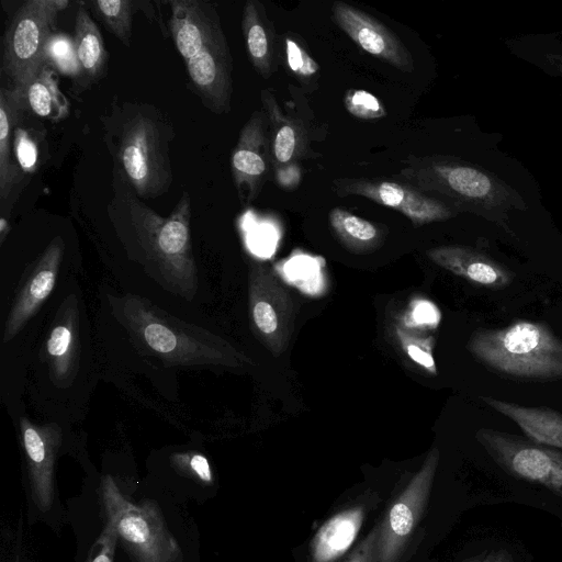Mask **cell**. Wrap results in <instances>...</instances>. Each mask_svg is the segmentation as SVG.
Instances as JSON below:
<instances>
[{"label":"cell","instance_id":"obj_1","mask_svg":"<svg viewBox=\"0 0 562 562\" xmlns=\"http://www.w3.org/2000/svg\"><path fill=\"white\" fill-rule=\"evenodd\" d=\"M112 190L106 213L128 257L166 291L191 301L199 279L191 243L189 193L182 192L170 215L162 217L136 195L115 166Z\"/></svg>","mask_w":562,"mask_h":562},{"label":"cell","instance_id":"obj_2","mask_svg":"<svg viewBox=\"0 0 562 562\" xmlns=\"http://www.w3.org/2000/svg\"><path fill=\"white\" fill-rule=\"evenodd\" d=\"M133 344L167 367L240 368L251 361L224 338L167 313L135 294L110 297Z\"/></svg>","mask_w":562,"mask_h":562},{"label":"cell","instance_id":"obj_3","mask_svg":"<svg viewBox=\"0 0 562 562\" xmlns=\"http://www.w3.org/2000/svg\"><path fill=\"white\" fill-rule=\"evenodd\" d=\"M101 119L114 166L136 195L155 199L168 192L173 180L170 144L176 132L167 114L150 103L124 101L114 103Z\"/></svg>","mask_w":562,"mask_h":562},{"label":"cell","instance_id":"obj_4","mask_svg":"<svg viewBox=\"0 0 562 562\" xmlns=\"http://www.w3.org/2000/svg\"><path fill=\"white\" fill-rule=\"evenodd\" d=\"M168 4V27L193 93L213 113H229L233 58L215 5L206 0H170Z\"/></svg>","mask_w":562,"mask_h":562},{"label":"cell","instance_id":"obj_5","mask_svg":"<svg viewBox=\"0 0 562 562\" xmlns=\"http://www.w3.org/2000/svg\"><path fill=\"white\" fill-rule=\"evenodd\" d=\"M469 351L488 369L519 378H562V339L541 323L518 321L502 328L475 330Z\"/></svg>","mask_w":562,"mask_h":562},{"label":"cell","instance_id":"obj_6","mask_svg":"<svg viewBox=\"0 0 562 562\" xmlns=\"http://www.w3.org/2000/svg\"><path fill=\"white\" fill-rule=\"evenodd\" d=\"M397 178L419 191L445 196L453 206L484 216L509 207L510 190L479 168L441 156H409Z\"/></svg>","mask_w":562,"mask_h":562},{"label":"cell","instance_id":"obj_7","mask_svg":"<svg viewBox=\"0 0 562 562\" xmlns=\"http://www.w3.org/2000/svg\"><path fill=\"white\" fill-rule=\"evenodd\" d=\"M101 496L106 518L113 522L119 541L134 562L182 561L180 546L156 502L147 499L140 505L131 502L110 475L102 477Z\"/></svg>","mask_w":562,"mask_h":562},{"label":"cell","instance_id":"obj_8","mask_svg":"<svg viewBox=\"0 0 562 562\" xmlns=\"http://www.w3.org/2000/svg\"><path fill=\"white\" fill-rule=\"evenodd\" d=\"M67 0H27L16 10L3 38L2 72L19 93L46 63L45 49Z\"/></svg>","mask_w":562,"mask_h":562},{"label":"cell","instance_id":"obj_9","mask_svg":"<svg viewBox=\"0 0 562 562\" xmlns=\"http://www.w3.org/2000/svg\"><path fill=\"white\" fill-rule=\"evenodd\" d=\"M438 463L439 450L435 447L386 507L376 524L375 562H402L426 513Z\"/></svg>","mask_w":562,"mask_h":562},{"label":"cell","instance_id":"obj_10","mask_svg":"<svg viewBox=\"0 0 562 562\" xmlns=\"http://www.w3.org/2000/svg\"><path fill=\"white\" fill-rule=\"evenodd\" d=\"M475 439L508 474L562 497V450L491 428H480Z\"/></svg>","mask_w":562,"mask_h":562},{"label":"cell","instance_id":"obj_11","mask_svg":"<svg viewBox=\"0 0 562 562\" xmlns=\"http://www.w3.org/2000/svg\"><path fill=\"white\" fill-rule=\"evenodd\" d=\"M333 190L338 196L360 195L404 214L414 226L446 221L454 215L445 202L413 186L381 179L337 178Z\"/></svg>","mask_w":562,"mask_h":562},{"label":"cell","instance_id":"obj_12","mask_svg":"<svg viewBox=\"0 0 562 562\" xmlns=\"http://www.w3.org/2000/svg\"><path fill=\"white\" fill-rule=\"evenodd\" d=\"M272 167L271 138L266 113L255 111L240 130L231 156V169L239 200L254 202Z\"/></svg>","mask_w":562,"mask_h":562},{"label":"cell","instance_id":"obj_13","mask_svg":"<svg viewBox=\"0 0 562 562\" xmlns=\"http://www.w3.org/2000/svg\"><path fill=\"white\" fill-rule=\"evenodd\" d=\"M333 21L366 53L404 72L414 70L411 52L401 38L374 16L344 1L331 7Z\"/></svg>","mask_w":562,"mask_h":562},{"label":"cell","instance_id":"obj_14","mask_svg":"<svg viewBox=\"0 0 562 562\" xmlns=\"http://www.w3.org/2000/svg\"><path fill=\"white\" fill-rule=\"evenodd\" d=\"M64 249V240L55 237L25 270L4 324L3 342L12 340L23 329L53 291Z\"/></svg>","mask_w":562,"mask_h":562},{"label":"cell","instance_id":"obj_15","mask_svg":"<svg viewBox=\"0 0 562 562\" xmlns=\"http://www.w3.org/2000/svg\"><path fill=\"white\" fill-rule=\"evenodd\" d=\"M20 437L33 502L38 509L48 510L55 498V461L61 429L56 423L36 425L22 417Z\"/></svg>","mask_w":562,"mask_h":562},{"label":"cell","instance_id":"obj_16","mask_svg":"<svg viewBox=\"0 0 562 562\" xmlns=\"http://www.w3.org/2000/svg\"><path fill=\"white\" fill-rule=\"evenodd\" d=\"M286 294V293H285ZM285 294L272 272L259 265L249 271V314L258 337L270 348H283L291 324Z\"/></svg>","mask_w":562,"mask_h":562},{"label":"cell","instance_id":"obj_17","mask_svg":"<svg viewBox=\"0 0 562 562\" xmlns=\"http://www.w3.org/2000/svg\"><path fill=\"white\" fill-rule=\"evenodd\" d=\"M379 502L378 494L367 492L328 517L310 541L308 562H339L352 550L369 512Z\"/></svg>","mask_w":562,"mask_h":562},{"label":"cell","instance_id":"obj_18","mask_svg":"<svg viewBox=\"0 0 562 562\" xmlns=\"http://www.w3.org/2000/svg\"><path fill=\"white\" fill-rule=\"evenodd\" d=\"M80 356L78 312L74 297H67L54 319L45 342V361L54 384L66 387L75 378Z\"/></svg>","mask_w":562,"mask_h":562},{"label":"cell","instance_id":"obj_19","mask_svg":"<svg viewBox=\"0 0 562 562\" xmlns=\"http://www.w3.org/2000/svg\"><path fill=\"white\" fill-rule=\"evenodd\" d=\"M427 255L446 270L481 286L503 289L508 286L514 279L508 269L469 247L440 246L429 249Z\"/></svg>","mask_w":562,"mask_h":562},{"label":"cell","instance_id":"obj_20","mask_svg":"<svg viewBox=\"0 0 562 562\" xmlns=\"http://www.w3.org/2000/svg\"><path fill=\"white\" fill-rule=\"evenodd\" d=\"M241 31L250 64L258 75L269 79L278 69L279 53L274 26L260 1H246Z\"/></svg>","mask_w":562,"mask_h":562},{"label":"cell","instance_id":"obj_21","mask_svg":"<svg viewBox=\"0 0 562 562\" xmlns=\"http://www.w3.org/2000/svg\"><path fill=\"white\" fill-rule=\"evenodd\" d=\"M482 401L513 420L533 442L562 450V414L546 406H524L484 396Z\"/></svg>","mask_w":562,"mask_h":562},{"label":"cell","instance_id":"obj_22","mask_svg":"<svg viewBox=\"0 0 562 562\" xmlns=\"http://www.w3.org/2000/svg\"><path fill=\"white\" fill-rule=\"evenodd\" d=\"M25 112L22 104L9 88L0 90V202L1 210H11L12 195L24 179V173L15 161L12 149L13 128Z\"/></svg>","mask_w":562,"mask_h":562},{"label":"cell","instance_id":"obj_23","mask_svg":"<svg viewBox=\"0 0 562 562\" xmlns=\"http://www.w3.org/2000/svg\"><path fill=\"white\" fill-rule=\"evenodd\" d=\"M261 101L270 130L274 171L295 165L306 150V138L302 126L281 111L270 91H261Z\"/></svg>","mask_w":562,"mask_h":562},{"label":"cell","instance_id":"obj_24","mask_svg":"<svg viewBox=\"0 0 562 562\" xmlns=\"http://www.w3.org/2000/svg\"><path fill=\"white\" fill-rule=\"evenodd\" d=\"M13 93L23 109L36 116L58 122L69 114V102L59 90L56 70L48 63L40 68L21 92Z\"/></svg>","mask_w":562,"mask_h":562},{"label":"cell","instance_id":"obj_25","mask_svg":"<svg viewBox=\"0 0 562 562\" xmlns=\"http://www.w3.org/2000/svg\"><path fill=\"white\" fill-rule=\"evenodd\" d=\"M80 80L90 86L100 80L108 70V52L95 22L83 7L75 14V34Z\"/></svg>","mask_w":562,"mask_h":562},{"label":"cell","instance_id":"obj_26","mask_svg":"<svg viewBox=\"0 0 562 562\" xmlns=\"http://www.w3.org/2000/svg\"><path fill=\"white\" fill-rule=\"evenodd\" d=\"M328 222L338 239L352 250L372 249L383 237L378 225L341 207L330 210Z\"/></svg>","mask_w":562,"mask_h":562},{"label":"cell","instance_id":"obj_27","mask_svg":"<svg viewBox=\"0 0 562 562\" xmlns=\"http://www.w3.org/2000/svg\"><path fill=\"white\" fill-rule=\"evenodd\" d=\"M93 14L125 46H131L135 2L131 0H92L88 2Z\"/></svg>","mask_w":562,"mask_h":562},{"label":"cell","instance_id":"obj_28","mask_svg":"<svg viewBox=\"0 0 562 562\" xmlns=\"http://www.w3.org/2000/svg\"><path fill=\"white\" fill-rule=\"evenodd\" d=\"M45 60L63 75L80 80L75 41L70 35L54 33L46 45Z\"/></svg>","mask_w":562,"mask_h":562},{"label":"cell","instance_id":"obj_29","mask_svg":"<svg viewBox=\"0 0 562 562\" xmlns=\"http://www.w3.org/2000/svg\"><path fill=\"white\" fill-rule=\"evenodd\" d=\"M283 49L285 63L293 75L304 83H310L319 71V66L310 55L302 40L295 34H284Z\"/></svg>","mask_w":562,"mask_h":562},{"label":"cell","instance_id":"obj_30","mask_svg":"<svg viewBox=\"0 0 562 562\" xmlns=\"http://www.w3.org/2000/svg\"><path fill=\"white\" fill-rule=\"evenodd\" d=\"M12 149L16 164L22 172L32 175L36 171L40 161V146L37 138L29 128L14 126Z\"/></svg>","mask_w":562,"mask_h":562},{"label":"cell","instance_id":"obj_31","mask_svg":"<svg viewBox=\"0 0 562 562\" xmlns=\"http://www.w3.org/2000/svg\"><path fill=\"white\" fill-rule=\"evenodd\" d=\"M170 462L177 471L200 484L211 485L214 482L211 464L207 458L200 452H176L171 454Z\"/></svg>","mask_w":562,"mask_h":562},{"label":"cell","instance_id":"obj_32","mask_svg":"<svg viewBox=\"0 0 562 562\" xmlns=\"http://www.w3.org/2000/svg\"><path fill=\"white\" fill-rule=\"evenodd\" d=\"M344 102L347 111L361 120L381 119L386 115L381 101L374 94L362 89L347 91Z\"/></svg>","mask_w":562,"mask_h":562},{"label":"cell","instance_id":"obj_33","mask_svg":"<svg viewBox=\"0 0 562 562\" xmlns=\"http://www.w3.org/2000/svg\"><path fill=\"white\" fill-rule=\"evenodd\" d=\"M402 348L415 363L435 374L436 363L432 357L431 341L429 339L416 338L402 329L397 330Z\"/></svg>","mask_w":562,"mask_h":562},{"label":"cell","instance_id":"obj_34","mask_svg":"<svg viewBox=\"0 0 562 562\" xmlns=\"http://www.w3.org/2000/svg\"><path fill=\"white\" fill-rule=\"evenodd\" d=\"M119 537L113 522L106 518L105 526L92 544L86 562H114Z\"/></svg>","mask_w":562,"mask_h":562},{"label":"cell","instance_id":"obj_35","mask_svg":"<svg viewBox=\"0 0 562 562\" xmlns=\"http://www.w3.org/2000/svg\"><path fill=\"white\" fill-rule=\"evenodd\" d=\"M409 322L419 327L435 328L440 322V311L430 301H416L409 312Z\"/></svg>","mask_w":562,"mask_h":562},{"label":"cell","instance_id":"obj_36","mask_svg":"<svg viewBox=\"0 0 562 562\" xmlns=\"http://www.w3.org/2000/svg\"><path fill=\"white\" fill-rule=\"evenodd\" d=\"M378 526L375 525L339 562H375Z\"/></svg>","mask_w":562,"mask_h":562},{"label":"cell","instance_id":"obj_37","mask_svg":"<svg viewBox=\"0 0 562 562\" xmlns=\"http://www.w3.org/2000/svg\"><path fill=\"white\" fill-rule=\"evenodd\" d=\"M317 266L308 257L301 258L289 262L288 278L299 284V286L306 285L312 279L317 277Z\"/></svg>","mask_w":562,"mask_h":562},{"label":"cell","instance_id":"obj_38","mask_svg":"<svg viewBox=\"0 0 562 562\" xmlns=\"http://www.w3.org/2000/svg\"><path fill=\"white\" fill-rule=\"evenodd\" d=\"M463 562H513V560L506 551H494L487 555L468 559Z\"/></svg>","mask_w":562,"mask_h":562},{"label":"cell","instance_id":"obj_39","mask_svg":"<svg viewBox=\"0 0 562 562\" xmlns=\"http://www.w3.org/2000/svg\"><path fill=\"white\" fill-rule=\"evenodd\" d=\"M10 232V224L7 217H0V244H3L8 233Z\"/></svg>","mask_w":562,"mask_h":562}]
</instances>
